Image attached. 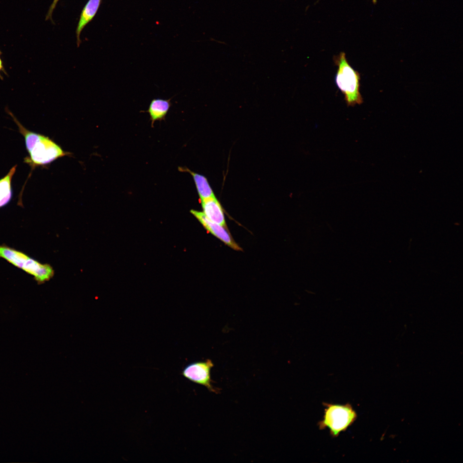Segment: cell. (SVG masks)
<instances>
[{
    "mask_svg": "<svg viewBox=\"0 0 463 463\" xmlns=\"http://www.w3.org/2000/svg\"><path fill=\"white\" fill-rule=\"evenodd\" d=\"M405 0H357L326 52L304 124L307 170L316 185L323 160L319 141L331 116L371 76L395 33Z\"/></svg>",
    "mask_w": 463,
    "mask_h": 463,
    "instance_id": "6da1fadb",
    "label": "cell"
},
{
    "mask_svg": "<svg viewBox=\"0 0 463 463\" xmlns=\"http://www.w3.org/2000/svg\"><path fill=\"white\" fill-rule=\"evenodd\" d=\"M235 0H215L212 11L208 13V16L204 19V23L199 28L194 47L191 50V55L187 59V64L184 67V80L194 78L204 71L206 66V59L208 53L212 50V45L215 42L216 36L220 33L223 21L229 14L232 5Z\"/></svg>",
    "mask_w": 463,
    "mask_h": 463,
    "instance_id": "7a4b0ae2",
    "label": "cell"
},
{
    "mask_svg": "<svg viewBox=\"0 0 463 463\" xmlns=\"http://www.w3.org/2000/svg\"><path fill=\"white\" fill-rule=\"evenodd\" d=\"M7 218V210L0 203V313L9 316V307L5 302V292L14 288L21 296H26L23 285L17 277L16 266L13 260V249L4 232V222Z\"/></svg>",
    "mask_w": 463,
    "mask_h": 463,
    "instance_id": "3957f363",
    "label": "cell"
},
{
    "mask_svg": "<svg viewBox=\"0 0 463 463\" xmlns=\"http://www.w3.org/2000/svg\"><path fill=\"white\" fill-rule=\"evenodd\" d=\"M23 443H24L26 449L33 455L36 460H40L42 463H57L53 460V457L50 455L49 449H45V448L42 447V445L34 439L33 436L28 434V436L23 439Z\"/></svg>",
    "mask_w": 463,
    "mask_h": 463,
    "instance_id": "277c9868",
    "label": "cell"
}]
</instances>
